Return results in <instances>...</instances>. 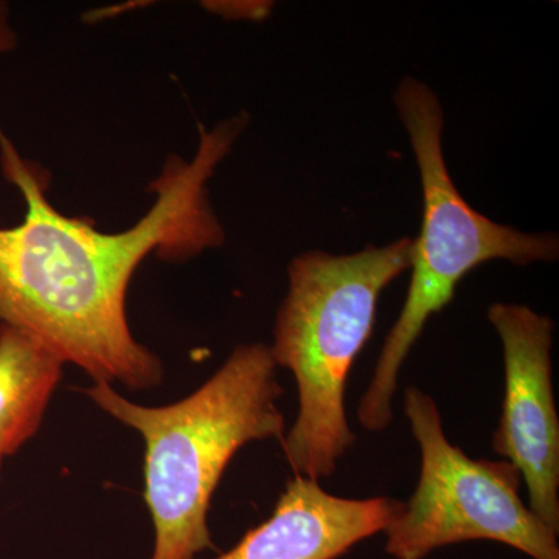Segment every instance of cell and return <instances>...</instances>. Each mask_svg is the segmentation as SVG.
Segmentation results:
<instances>
[{
    "mask_svg": "<svg viewBox=\"0 0 559 559\" xmlns=\"http://www.w3.org/2000/svg\"><path fill=\"white\" fill-rule=\"evenodd\" d=\"M246 121L240 116L212 131L201 128L193 159L168 157L150 186L154 204L117 234L58 212L43 170L0 134L3 176L25 201L22 223L0 227V323L35 334L94 382L160 385L164 364L135 340L128 320L131 280L150 255L186 261L223 245L207 182Z\"/></svg>",
    "mask_w": 559,
    "mask_h": 559,
    "instance_id": "6da1fadb",
    "label": "cell"
},
{
    "mask_svg": "<svg viewBox=\"0 0 559 559\" xmlns=\"http://www.w3.org/2000/svg\"><path fill=\"white\" fill-rule=\"evenodd\" d=\"M84 393L145 441L151 559H197L213 549L210 503L231 459L253 441L285 437L283 388L264 344L238 345L200 389L167 406L134 403L108 382H94Z\"/></svg>",
    "mask_w": 559,
    "mask_h": 559,
    "instance_id": "7a4b0ae2",
    "label": "cell"
},
{
    "mask_svg": "<svg viewBox=\"0 0 559 559\" xmlns=\"http://www.w3.org/2000/svg\"><path fill=\"white\" fill-rule=\"evenodd\" d=\"M409 238L352 255L307 252L290 261L271 355L299 389V415L282 440L296 476L330 477L356 443L345 412L349 370L373 330L382 289L411 267Z\"/></svg>",
    "mask_w": 559,
    "mask_h": 559,
    "instance_id": "3957f363",
    "label": "cell"
},
{
    "mask_svg": "<svg viewBox=\"0 0 559 559\" xmlns=\"http://www.w3.org/2000/svg\"><path fill=\"white\" fill-rule=\"evenodd\" d=\"M395 103L421 175L425 207L421 234L412 250L409 294L359 401L360 426L370 432H382L393 421V399L404 360L428 320L450 304L468 272L488 260H509L522 266L557 260L559 252L555 235L522 234L500 226L463 200L444 164L443 110L426 84L404 80Z\"/></svg>",
    "mask_w": 559,
    "mask_h": 559,
    "instance_id": "277c9868",
    "label": "cell"
},
{
    "mask_svg": "<svg viewBox=\"0 0 559 559\" xmlns=\"http://www.w3.org/2000/svg\"><path fill=\"white\" fill-rule=\"evenodd\" d=\"M404 412L421 451L412 498L385 528L395 559H425L441 547L495 540L533 559H559L558 535L521 499V473L507 460H473L444 433L436 401L418 388L404 393Z\"/></svg>",
    "mask_w": 559,
    "mask_h": 559,
    "instance_id": "5b68a950",
    "label": "cell"
},
{
    "mask_svg": "<svg viewBox=\"0 0 559 559\" xmlns=\"http://www.w3.org/2000/svg\"><path fill=\"white\" fill-rule=\"evenodd\" d=\"M506 395L492 450L521 473L528 509L559 535V418L551 380L554 322L524 305L495 304Z\"/></svg>",
    "mask_w": 559,
    "mask_h": 559,
    "instance_id": "8992f818",
    "label": "cell"
},
{
    "mask_svg": "<svg viewBox=\"0 0 559 559\" xmlns=\"http://www.w3.org/2000/svg\"><path fill=\"white\" fill-rule=\"evenodd\" d=\"M404 503L380 496L345 499L319 481L294 476L270 520L215 559H337L399 518Z\"/></svg>",
    "mask_w": 559,
    "mask_h": 559,
    "instance_id": "52a82bcc",
    "label": "cell"
},
{
    "mask_svg": "<svg viewBox=\"0 0 559 559\" xmlns=\"http://www.w3.org/2000/svg\"><path fill=\"white\" fill-rule=\"evenodd\" d=\"M64 366L35 334L0 323V457L38 432Z\"/></svg>",
    "mask_w": 559,
    "mask_h": 559,
    "instance_id": "ba28073f",
    "label": "cell"
},
{
    "mask_svg": "<svg viewBox=\"0 0 559 559\" xmlns=\"http://www.w3.org/2000/svg\"><path fill=\"white\" fill-rule=\"evenodd\" d=\"M16 47V36L9 24V9L0 3V53L13 50Z\"/></svg>",
    "mask_w": 559,
    "mask_h": 559,
    "instance_id": "9c48e42d",
    "label": "cell"
},
{
    "mask_svg": "<svg viewBox=\"0 0 559 559\" xmlns=\"http://www.w3.org/2000/svg\"><path fill=\"white\" fill-rule=\"evenodd\" d=\"M2 462H3V459H2V457H0V465H2Z\"/></svg>",
    "mask_w": 559,
    "mask_h": 559,
    "instance_id": "30bf717a",
    "label": "cell"
}]
</instances>
